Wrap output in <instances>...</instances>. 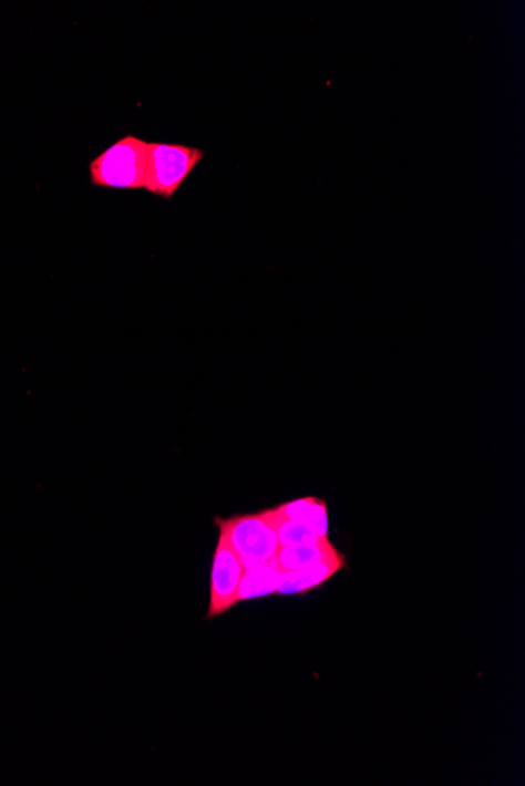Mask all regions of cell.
Listing matches in <instances>:
<instances>
[{
    "label": "cell",
    "instance_id": "obj_4",
    "mask_svg": "<svg viewBox=\"0 0 525 786\" xmlns=\"http://www.w3.org/2000/svg\"><path fill=\"white\" fill-rule=\"evenodd\" d=\"M246 570L241 558L236 555L228 541L219 536L212 563L209 581V607L206 620L216 619L234 609L238 601L239 585Z\"/></svg>",
    "mask_w": 525,
    "mask_h": 786
},
{
    "label": "cell",
    "instance_id": "obj_7",
    "mask_svg": "<svg viewBox=\"0 0 525 786\" xmlns=\"http://www.w3.org/2000/svg\"><path fill=\"white\" fill-rule=\"evenodd\" d=\"M280 578H282V570L277 566L276 559L247 567L239 585L238 601L276 596Z\"/></svg>",
    "mask_w": 525,
    "mask_h": 786
},
{
    "label": "cell",
    "instance_id": "obj_5",
    "mask_svg": "<svg viewBox=\"0 0 525 786\" xmlns=\"http://www.w3.org/2000/svg\"><path fill=\"white\" fill-rule=\"evenodd\" d=\"M347 567L344 555H340L337 558L322 560V562L306 567L302 570L284 571L276 596H307V593L320 589L329 579L336 577L340 570H344Z\"/></svg>",
    "mask_w": 525,
    "mask_h": 786
},
{
    "label": "cell",
    "instance_id": "obj_6",
    "mask_svg": "<svg viewBox=\"0 0 525 786\" xmlns=\"http://www.w3.org/2000/svg\"><path fill=\"white\" fill-rule=\"evenodd\" d=\"M277 514L287 520L301 523L321 539H329L328 504L317 496L295 499L276 507Z\"/></svg>",
    "mask_w": 525,
    "mask_h": 786
},
{
    "label": "cell",
    "instance_id": "obj_1",
    "mask_svg": "<svg viewBox=\"0 0 525 786\" xmlns=\"http://www.w3.org/2000/svg\"><path fill=\"white\" fill-rule=\"evenodd\" d=\"M148 142L120 138L89 164L90 183L104 189L144 190Z\"/></svg>",
    "mask_w": 525,
    "mask_h": 786
},
{
    "label": "cell",
    "instance_id": "obj_9",
    "mask_svg": "<svg viewBox=\"0 0 525 786\" xmlns=\"http://www.w3.org/2000/svg\"><path fill=\"white\" fill-rule=\"evenodd\" d=\"M276 509V507H274ZM277 537H279L280 547H299V545H313L322 540L307 526L301 523L287 520L280 517L276 510Z\"/></svg>",
    "mask_w": 525,
    "mask_h": 786
},
{
    "label": "cell",
    "instance_id": "obj_8",
    "mask_svg": "<svg viewBox=\"0 0 525 786\" xmlns=\"http://www.w3.org/2000/svg\"><path fill=\"white\" fill-rule=\"evenodd\" d=\"M343 555L329 539H322L313 545H299V547H280L277 552V566L284 571H296L306 567L320 563L322 560L333 559Z\"/></svg>",
    "mask_w": 525,
    "mask_h": 786
},
{
    "label": "cell",
    "instance_id": "obj_3",
    "mask_svg": "<svg viewBox=\"0 0 525 786\" xmlns=\"http://www.w3.org/2000/svg\"><path fill=\"white\" fill-rule=\"evenodd\" d=\"M204 157V149L193 146L148 142L144 190L156 197L174 198Z\"/></svg>",
    "mask_w": 525,
    "mask_h": 786
},
{
    "label": "cell",
    "instance_id": "obj_2",
    "mask_svg": "<svg viewBox=\"0 0 525 786\" xmlns=\"http://www.w3.org/2000/svg\"><path fill=\"white\" fill-rule=\"evenodd\" d=\"M215 520L220 536L241 558L246 569L276 559L280 544L274 507L257 514L236 515L230 518L216 517Z\"/></svg>",
    "mask_w": 525,
    "mask_h": 786
}]
</instances>
